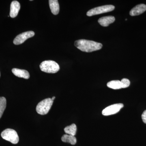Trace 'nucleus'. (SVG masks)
<instances>
[{
  "mask_svg": "<svg viewBox=\"0 0 146 146\" xmlns=\"http://www.w3.org/2000/svg\"><path fill=\"white\" fill-rule=\"evenodd\" d=\"M74 45L82 51L86 52L98 50L101 49L102 47V45L101 43L86 39L77 40L75 42Z\"/></svg>",
  "mask_w": 146,
  "mask_h": 146,
  "instance_id": "1",
  "label": "nucleus"
},
{
  "mask_svg": "<svg viewBox=\"0 0 146 146\" xmlns=\"http://www.w3.org/2000/svg\"><path fill=\"white\" fill-rule=\"evenodd\" d=\"M39 66L41 71L47 73L54 74L60 70L58 64L53 60H45L42 62Z\"/></svg>",
  "mask_w": 146,
  "mask_h": 146,
  "instance_id": "2",
  "label": "nucleus"
},
{
  "mask_svg": "<svg viewBox=\"0 0 146 146\" xmlns=\"http://www.w3.org/2000/svg\"><path fill=\"white\" fill-rule=\"evenodd\" d=\"M53 100L52 98L46 99L38 104L36 107V111L41 115H45L49 111L52 106Z\"/></svg>",
  "mask_w": 146,
  "mask_h": 146,
  "instance_id": "3",
  "label": "nucleus"
},
{
  "mask_svg": "<svg viewBox=\"0 0 146 146\" xmlns=\"http://www.w3.org/2000/svg\"><path fill=\"white\" fill-rule=\"evenodd\" d=\"M2 138L6 141H9L12 144L18 143L19 141V136L17 132L11 129H7L1 133Z\"/></svg>",
  "mask_w": 146,
  "mask_h": 146,
  "instance_id": "4",
  "label": "nucleus"
},
{
  "mask_svg": "<svg viewBox=\"0 0 146 146\" xmlns=\"http://www.w3.org/2000/svg\"><path fill=\"white\" fill-rule=\"evenodd\" d=\"M115 8V6L112 5H106L98 7L89 11L86 13V15L88 16H91L107 13L114 10Z\"/></svg>",
  "mask_w": 146,
  "mask_h": 146,
  "instance_id": "5",
  "label": "nucleus"
},
{
  "mask_svg": "<svg viewBox=\"0 0 146 146\" xmlns=\"http://www.w3.org/2000/svg\"><path fill=\"white\" fill-rule=\"evenodd\" d=\"M123 104H116L109 106L103 110L102 114L104 116H109L116 114L123 107Z\"/></svg>",
  "mask_w": 146,
  "mask_h": 146,
  "instance_id": "6",
  "label": "nucleus"
},
{
  "mask_svg": "<svg viewBox=\"0 0 146 146\" xmlns=\"http://www.w3.org/2000/svg\"><path fill=\"white\" fill-rule=\"evenodd\" d=\"M35 35V33L33 31H28L23 33L17 35L13 40V44L15 45L21 44L23 43L29 38Z\"/></svg>",
  "mask_w": 146,
  "mask_h": 146,
  "instance_id": "7",
  "label": "nucleus"
},
{
  "mask_svg": "<svg viewBox=\"0 0 146 146\" xmlns=\"http://www.w3.org/2000/svg\"><path fill=\"white\" fill-rule=\"evenodd\" d=\"M21 8L20 3L16 1H13L11 4L10 11L9 16L12 18L16 17L19 13Z\"/></svg>",
  "mask_w": 146,
  "mask_h": 146,
  "instance_id": "8",
  "label": "nucleus"
},
{
  "mask_svg": "<svg viewBox=\"0 0 146 146\" xmlns=\"http://www.w3.org/2000/svg\"><path fill=\"white\" fill-rule=\"evenodd\" d=\"M146 11V5L144 4L138 5L132 8L129 12L131 16H136L140 15Z\"/></svg>",
  "mask_w": 146,
  "mask_h": 146,
  "instance_id": "9",
  "label": "nucleus"
},
{
  "mask_svg": "<svg viewBox=\"0 0 146 146\" xmlns=\"http://www.w3.org/2000/svg\"><path fill=\"white\" fill-rule=\"evenodd\" d=\"M115 20V18L114 16H107L100 18L98 22L102 26L106 27L108 26L110 24L114 23Z\"/></svg>",
  "mask_w": 146,
  "mask_h": 146,
  "instance_id": "10",
  "label": "nucleus"
},
{
  "mask_svg": "<svg viewBox=\"0 0 146 146\" xmlns=\"http://www.w3.org/2000/svg\"><path fill=\"white\" fill-rule=\"evenodd\" d=\"M12 72L16 76L18 77L26 79H28L29 78V72L26 70L13 68L12 70Z\"/></svg>",
  "mask_w": 146,
  "mask_h": 146,
  "instance_id": "11",
  "label": "nucleus"
},
{
  "mask_svg": "<svg viewBox=\"0 0 146 146\" xmlns=\"http://www.w3.org/2000/svg\"><path fill=\"white\" fill-rule=\"evenodd\" d=\"M49 6L52 13L54 15H56L59 13V5L57 0H50L49 1Z\"/></svg>",
  "mask_w": 146,
  "mask_h": 146,
  "instance_id": "12",
  "label": "nucleus"
},
{
  "mask_svg": "<svg viewBox=\"0 0 146 146\" xmlns=\"http://www.w3.org/2000/svg\"><path fill=\"white\" fill-rule=\"evenodd\" d=\"M61 140L64 143H69L72 145H75L76 143V138L75 136L68 134H64L61 138Z\"/></svg>",
  "mask_w": 146,
  "mask_h": 146,
  "instance_id": "13",
  "label": "nucleus"
},
{
  "mask_svg": "<svg viewBox=\"0 0 146 146\" xmlns=\"http://www.w3.org/2000/svg\"><path fill=\"white\" fill-rule=\"evenodd\" d=\"M65 133L68 135L75 136L77 131L76 126L75 124H72L64 128Z\"/></svg>",
  "mask_w": 146,
  "mask_h": 146,
  "instance_id": "14",
  "label": "nucleus"
},
{
  "mask_svg": "<svg viewBox=\"0 0 146 146\" xmlns=\"http://www.w3.org/2000/svg\"><path fill=\"white\" fill-rule=\"evenodd\" d=\"M107 86L110 88L113 89H121V81L119 80H112L107 83Z\"/></svg>",
  "mask_w": 146,
  "mask_h": 146,
  "instance_id": "15",
  "label": "nucleus"
},
{
  "mask_svg": "<svg viewBox=\"0 0 146 146\" xmlns=\"http://www.w3.org/2000/svg\"><path fill=\"white\" fill-rule=\"evenodd\" d=\"M6 107V100L4 97H0V119Z\"/></svg>",
  "mask_w": 146,
  "mask_h": 146,
  "instance_id": "16",
  "label": "nucleus"
},
{
  "mask_svg": "<svg viewBox=\"0 0 146 146\" xmlns=\"http://www.w3.org/2000/svg\"><path fill=\"white\" fill-rule=\"evenodd\" d=\"M122 88H127L130 85V81L127 78H123L121 81Z\"/></svg>",
  "mask_w": 146,
  "mask_h": 146,
  "instance_id": "17",
  "label": "nucleus"
},
{
  "mask_svg": "<svg viewBox=\"0 0 146 146\" xmlns=\"http://www.w3.org/2000/svg\"><path fill=\"white\" fill-rule=\"evenodd\" d=\"M142 119L143 122L146 124V110H145L142 114Z\"/></svg>",
  "mask_w": 146,
  "mask_h": 146,
  "instance_id": "18",
  "label": "nucleus"
},
{
  "mask_svg": "<svg viewBox=\"0 0 146 146\" xmlns=\"http://www.w3.org/2000/svg\"><path fill=\"white\" fill-rule=\"evenodd\" d=\"M52 100H53L54 101V100L55 99V97H53L52 98Z\"/></svg>",
  "mask_w": 146,
  "mask_h": 146,
  "instance_id": "19",
  "label": "nucleus"
},
{
  "mask_svg": "<svg viewBox=\"0 0 146 146\" xmlns=\"http://www.w3.org/2000/svg\"><path fill=\"white\" fill-rule=\"evenodd\" d=\"M125 21H127V19H125Z\"/></svg>",
  "mask_w": 146,
  "mask_h": 146,
  "instance_id": "20",
  "label": "nucleus"
},
{
  "mask_svg": "<svg viewBox=\"0 0 146 146\" xmlns=\"http://www.w3.org/2000/svg\"><path fill=\"white\" fill-rule=\"evenodd\" d=\"M0 76H1V74H0Z\"/></svg>",
  "mask_w": 146,
  "mask_h": 146,
  "instance_id": "21",
  "label": "nucleus"
}]
</instances>
